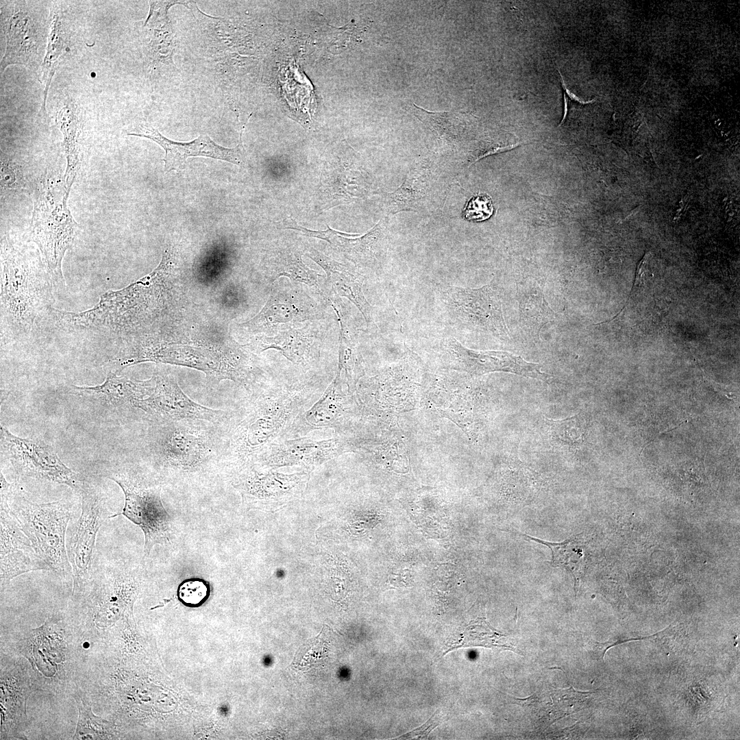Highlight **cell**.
Here are the masks:
<instances>
[{
    "label": "cell",
    "instance_id": "484cf974",
    "mask_svg": "<svg viewBox=\"0 0 740 740\" xmlns=\"http://www.w3.org/2000/svg\"><path fill=\"white\" fill-rule=\"evenodd\" d=\"M300 247L294 243L283 242L277 247L270 259V278L274 282L280 277L289 278L291 280L306 285L315 293L323 295L319 278L322 275L316 271L310 269L303 261L305 254Z\"/></svg>",
    "mask_w": 740,
    "mask_h": 740
},
{
    "label": "cell",
    "instance_id": "277c9868",
    "mask_svg": "<svg viewBox=\"0 0 740 740\" xmlns=\"http://www.w3.org/2000/svg\"><path fill=\"white\" fill-rule=\"evenodd\" d=\"M1 501L7 502L12 513L49 570L62 576L72 569L66 548L69 506L63 501L36 503L19 493L14 483L1 480Z\"/></svg>",
    "mask_w": 740,
    "mask_h": 740
},
{
    "label": "cell",
    "instance_id": "d590c367",
    "mask_svg": "<svg viewBox=\"0 0 740 740\" xmlns=\"http://www.w3.org/2000/svg\"><path fill=\"white\" fill-rule=\"evenodd\" d=\"M493 212L491 198L486 195H477L467 203L463 215L468 221H482L489 219Z\"/></svg>",
    "mask_w": 740,
    "mask_h": 740
},
{
    "label": "cell",
    "instance_id": "9c48e42d",
    "mask_svg": "<svg viewBox=\"0 0 740 740\" xmlns=\"http://www.w3.org/2000/svg\"><path fill=\"white\" fill-rule=\"evenodd\" d=\"M441 295L445 311L455 323L509 339L502 302L493 284L478 288L449 286L441 289Z\"/></svg>",
    "mask_w": 740,
    "mask_h": 740
},
{
    "label": "cell",
    "instance_id": "74e56055",
    "mask_svg": "<svg viewBox=\"0 0 740 740\" xmlns=\"http://www.w3.org/2000/svg\"><path fill=\"white\" fill-rule=\"evenodd\" d=\"M443 717L444 716L441 713L437 711L425 724L400 736L399 739H424L443 722Z\"/></svg>",
    "mask_w": 740,
    "mask_h": 740
},
{
    "label": "cell",
    "instance_id": "8992f818",
    "mask_svg": "<svg viewBox=\"0 0 740 740\" xmlns=\"http://www.w3.org/2000/svg\"><path fill=\"white\" fill-rule=\"evenodd\" d=\"M48 21L49 17L44 19L30 1H8L1 8V29L5 38L1 74L14 64L39 71L47 46Z\"/></svg>",
    "mask_w": 740,
    "mask_h": 740
},
{
    "label": "cell",
    "instance_id": "60d3db41",
    "mask_svg": "<svg viewBox=\"0 0 740 740\" xmlns=\"http://www.w3.org/2000/svg\"><path fill=\"white\" fill-rule=\"evenodd\" d=\"M564 103H565V106H564V107H565V109H564V115H563V119H562L561 122H560V123H559L558 126H560V125H563V123L564 121H565V119H566V116H567V112H568V103H567V98H566V95H565V93H564Z\"/></svg>",
    "mask_w": 740,
    "mask_h": 740
},
{
    "label": "cell",
    "instance_id": "ac0fdd59",
    "mask_svg": "<svg viewBox=\"0 0 740 740\" xmlns=\"http://www.w3.org/2000/svg\"><path fill=\"white\" fill-rule=\"evenodd\" d=\"M323 317L322 308L312 297L293 286L278 283L260 312L242 325L257 331L287 323L317 320Z\"/></svg>",
    "mask_w": 740,
    "mask_h": 740
},
{
    "label": "cell",
    "instance_id": "8fae6325",
    "mask_svg": "<svg viewBox=\"0 0 740 740\" xmlns=\"http://www.w3.org/2000/svg\"><path fill=\"white\" fill-rule=\"evenodd\" d=\"M151 385L140 410L153 422L184 419L203 420L223 426L230 418L227 412L204 406L186 395L177 380L169 374H154Z\"/></svg>",
    "mask_w": 740,
    "mask_h": 740
},
{
    "label": "cell",
    "instance_id": "8d00e7d4",
    "mask_svg": "<svg viewBox=\"0 0 740 740\" xmlns=\"http://www.w3.org/2000/svg\"><path fill=\"white\" fill-rule=\"evenodd\" d=\"M1 184L4 189L19 190L23 188V175L20 166L15 162L1 159Z\"/></svg>",
    "mask_w": 740,
    "mask_h": 740
},
{
    "label": "cell",
    "instance_id": "f546056e",
    "mask_svg": "<svg viewBox=\"0 0 740 740\" xmlns=\"http://www.w3.org/2000/svg\"><path fill=\"white\" fill-rule=\"evenodd\" d=\"M482 646L485 648H499L520 654L514 645L508 641L505 634L497 632L491 627L484 617L478 618L472 621L461 636V639L453 644L447 652L460 648Z\"/></svg>",
    "mask_w": 740,
    "mask_h": 740
},
{
    "label": "cell",
    "instance_id": "5bb4252c",
    "mask_svg": "<svg viewBox=\"0 0 740 740\" xmlns=\"http://www.w3.org/2000/svg\"><path fill=\"white\" fill-rule=\"evenodd\" d=\"M366 173L354 162L343 158H332L321 169L314 195L316 211L348 204L365 196L369 189Z\"/></svg>",
    "mask_w": 740,
    "mask_h": 740
},
{
    "label": "cell",
    "instance_id": "5b68a950",
    "mask_svg": "<svg viewBox=\"0 0 740 740\" xmlns=\"http://www.w3.org/2000/svg\"><path fill=\"white\" fill-rule=\"evenodd\" d=\"M69 195L64 183L42 177L34 197L30 225V241L37 246L58 288L66 286L62 260L79 229L67 206Z\"/></svg>",
    "mask_w": 740,
    "mask_h": 740
},
{
    "label": "cell",
    "instance_id": "4dcf8cb0",
    "mask_svg": "<svg viewBox=\"0 0 740 740\" xmlns=\"http://www.w3.org/2000/svg\"><path fill=\"white\" fill-rule=\"evenodd\" d=\"M522 536L547 546L552 551V558L550 562L553 567H562L569 570L573 575L576 583L580 577L582 550L578 536L570 537L560 543H552L543 541L529 535Z\"/></svg>",
    "mask_w": 740,
    "mask_h": 740
},
{
    "label": "cell",
    "instance_id": "f35d334b",
    "mask_svg": "<svg viewBox=\"0 0 740 740\" xmlns=\"http://www.w3.org/2000/svg\"><path fill=\"white\" fill-rule=\"evenodd\" d=\"M558 73H559V74H560V79H560V81H561V85H562V87H563V90H564L565 92H566V94L567 95V96H568V97H569V98H570V99H571V100H574V101H576V102H578V103H581V104H587V103H591V102H592V101H593V100H591V101H583L582 99H581L580 98H579L578 97H577V96H576V95H574V93H573L572 92H571V91H570V90H569V89L567 88V86L565 85V82H564V79H563V75H562L561 73L560 72V71H558Z\"/></svg>",
    "mask_w": 740,
    "mask_h": 740
},
{
    "label": "cell",
    "instance_id": "30bf717a",
    "mask_svg": "<svg viewBox=\"0 0 740 740\" xmlns=\"http://www.w3.org/2000/svg\"><path fill=\"white\" fill-rule=\"evenodd\" d=\"M0 432L1 444L18 474L81 491L84 480L63 463L51 445L42 441L16 436L2 426Z\"/></svg>",
    "mask_w": 740,
    "mask_h": 740
},
{
    "label": "cell",
    "instance_id": "ffe728a7",
    "mask_svg": "<svg viewBox=\"0 0 740 740\" xmlns=\"http://www.w3.org/2000/svg\"><path fill=\"white\" fill-rule=\"evenodd\" d=\"M305 254L325 271L323 296L329 301L345 297L352 302L369 324L373 321L372 307L363 293L364 276L355 267L340 262L313 247H306Z\"/></svg>",
    "mask_w": 740,
    "mask_h": 740
},
{
    "label": "cell",
    "instance_id": "1f68e13d",
    "mask_svg": "<svg viewBox=\"0 0 740 740\" xmlns=\"http://www.w3.org/2000/svg\"><path fill=\"white\" fill-rule=\"evenodd\" d=\"M79 711L78 723L73 739H108L111 731L110 724L95 716L91 706L81 698L75 699Z\"/></svg>",
    "mask_w": 740,
    "mask_h": 740
},
{
    "label": "cell",
    "instance_id": "44dd1931",
    "mask_svg": "<svg viewBox=\"0 0 740 740\" xmlns=\"http://www.w3.org/2000/svg\"><path fill=\"white\" fill-rule=\"evenodd\" d=\"M438 167L418 164L406 175L403 184L394 192L388 193L384 198V206L388 213L402 210L417 211L426 208L434 195H437L443 184Z\"/></svg>",
    "mask_w": 740,
    "mask_h": 740
},
{
    "label": "cell",
    "instance_id": "9a60e30c",
    "mask_svg": "<svg viewBox=\"0 0 740 740\" xmlns=\"http://www.w3.org/2000/svg\"><path fill=\"white\" fill-rule=\"evenodd\" d=\"M450 359L459 369L472 375L494 371L508 372L550 382L552 376L539 364L529 362L519 356L502 351H476L464 347L456 338H445L442 344Z\"/></svg>",
    "mask_w": 740,
    "mask_h": 740
},
{
    "label": "cell",
    "instance_id": "4316f807",
    "mask_svg": "<svg viewBox=\"0 0 740 740\" xmlns=\"http://www.w3.org/2000/svg\"><path fill=\"white\" fill-rule=\"evenodd\" d=\"M313 339L307 328L289 327L271 336H260L248 346L256 352L269 349L280 351L295 365H305L312 349Z\"/></svg>",
    "mask_w": 740,
    "mask_h": 740
},
{
    "label": "cell",
    "instance_id": "d4e9b609",
    "mask_svg": "<svg viewBox=\"0 0 740 740\" xmlns=\"http://www.w3.org/2000/svg\"><path fill=\"white\" fill-rule=\"evenodd\" d=\"M151 386V380H132L108 371L105 381L93 386H71L79 395L100 399L116 407L140 410Z\"/></svg>",
    "mask_w": 740,
    "mask_h": 740
},
{
    "label": "cell",
    "instance_id": "d6986e66",
    "mask_svg": "<svg viewBox=\"0 0 740 740\" xmlns=\"http://www.w3.org/2000/svg\"><path fill=\"white\" fill-rule=\"evenodd\" d=\"M285 229L297 230L304 236L326 241L334 252L355 265L371 267L384 251L385 234L381 221L363 235L349 234L332 229L312 230L299 225L292 217Z\"/></svg>",
    "mask_w": 740,
    "mask_h": 740
},
{
    "label": "cell",
    "instance_id": "7a4b0ae2",
    "mask_svg": "<svg viewBox=\"0 0 740 740\" xmlns=\"http://www.w3.org/2000/svg\"><path fill=\"white\" fill-rule=\"evenodd\" d=\"M310 395L305 386H282L253 397L224 433V463L239 470L250 465L283 438Z\"/></svg>",
    "mask_w": 740,
    "mask_h": 740
},
{
    "label": "cell",
    "instance_id": "2e32d148",
    "mask_svg": "<svg viewBox=\"0 0 740 740\" xmlns=\"http://www.w3.org/2000/svg\"><path fill=\"white\" fill-rule=\"evenodd\" d=\"M345 384L342 373L338 369L335 378L321 397L295 418L283 438L303 437L314 430L325 429H332L340 436L347 420L349 396L352 393L348 389H344Z\"/></svg>",
    "mask_w": 740,
    "mask_h": 740
},
{
    "label": "cell",
    "instance_id": "7402d4cb",
    "mask_svg": "<svg viewBox=\"0 0 740 740\" xmlns=\"http://www.w3.org/2000/svg\"><path fill=\"white\" fill-rule=\"evenodd\" d=\"M73 31L69 14L60 3L50 8L48 36L45 56L38 73V79L44 86L40 112L45 116L49 89L55 73L63 58L71 51Z\"/></svg>",
    "mask_w": 740,
    "mask_h": 740
},
{
    "label": "cell",
    "instance_id": "cb8c5ba5",
    "mask_svg": "<svg viewBox=\"0 0 740 740\" xmlns=\"http://www.w3.org/2000/svg\"><path fill=\"white\" fill-rule=\"evenodd\" d=\"M243 471L238 488L245 499L251 502H268L291 493L306 480L307 473L283 475L271 469L250 465L240 469Z\"/></svg>",
    "mask_w": 740,
    "mask_h": 740
},
{
    "label": "cell",
    "instance_id": "603a6c76",
    "mask_svg": "<svg viewBox=\"0 0 740 740\" xmlns=\"http://www.w3.org/2000/svg\"><path fill=\"white\" fill-rule=\"evenodd\" d=\"M55 122L63 137L66 166L64 175L68 193L73 184L82 164L83 121L82 111L74 99L64 95L57 103Z\"/></svg>",
    "mask_w": 740,
    "mask_h": 740
},
{
    "label": "cell",
    "instance_id": "3957f363",
    "mask_svg": "<svg viewBox=\"0 0 740 740\" xmlns=\"http://www.w3.org/2000/svg\"><path fill=\"white\" fill-rule=\"evenodd\" d=\"M222 426L203 420L154 422L147 436L153 465L163 473L190 477L224 463Z\"/></svg>",
    "mask_w": 740,
    "mask_h": 740
},
{
    "label": "cell",
    "instance_id": "83f0119b",
    "mask_svg": "<svg viewBox=\"0 0 740 740\" xmlns=\"http://www.w3.org/2000/svg\"><path fill=\"white\" fill-rule=\"evenodd\" d=\"M520 319L534 334L554 320V313L547 303L542 290L536 284H523L518 288Z\"/></svg>",
    "mask_w": 740,
    "mask_h": 740
},
{
    "label": "cell",
    "instance_id": "6da1fadb",
    "mask_svg": "<svg viewBox=\"0 0 740 740\" xmlns=\"http://www.w3.org/2000/svg\"><path fill=\"white\" fill-rule=\"evenodd\" d=\"M8 237L1 240V341L25 339L56 301L58 287L39 251H22Z\"/></svg>",
    "mask_w": 740,
    "mask_h": 740
},
{
    "label": "cell",
    "instance_id": "f1b7e54d",
    "mask_svg": "<svg viewBox=\"0 0 740 740\" xmlns=\"http://www.w3.org/2000/svg\"><path fill=\"white\" fill-rule=\"evenodd\" d=\"M329 304L335 310L340 325L338 369L343 371L348 391L352 393L356 382L362 375L361 358L358 351L356 339L342 317L338 306L334 302Z\"/></svg>",
    "mask_w": 740,
    "mask_h": 740
},
{
    "label": "cell",
    "instance_id": "52a82bcc",
    "mask_svg": "<svg viewBox=\"0 0 740 740\" xmlns=\"http://www.w3.org/2000/svg\"><path fill=\"white\" fill-rule=\"evenodd\" d=\"M82 512L67 529L66 548L72 569L73 594L83 593L92 580L99 530L108 516L107 504L101 493L87 482L79 491ZM69 528V527H68Z\"/></svg>",
    "mask_w": 740,
    "mask_h": 740
},
{
    "label": "cell",
    "instance_id": "836d02e7",
    "mask_svg": "<svg viewBox=\"0 0 740 740\" xmlns=\"http://www.w3.org/2000/svg\"><path fill=\"white\" fill-rule=\"evenodd\" d=\"M211 593L208 582L199 578H188L178 586L177 595L179 601L187 607L197 608L203 605Z\"/></svg>",
    "mask_w": 740,
    "mask_h": 740
},
{
    "label": "cell",
    "instance_id": "e575fe53",
    "mask_svg": "<svg viewBox=\"0 0 740 740\" xmlns=\"http://www.w3.org/2000/svg\"><path fill=\"white\" fill-rule=\"evenodd\" d=\"M554 437L560 442L567 445H576L582 438V427L578 416L564 420H549Z\"/></svg>",
    "mask_w": 740,
    "mask_h": 740
},
{
    "label": "cell",
    "instance_id": "7c38bea8",
    "mask_svg": "<svg viewBox=\"0 0 740 740\" xmlns=\"http://www.w3.org/2000/svg\"><path fill=\"white\" fill-rule=\"evenodd\" d=\"M349 445L340 436L320 441L307 436L281 439L268 446L250 465L271 469L291 465L314 467L347 452Z\"/></svg>",
    "mask_w": 740,
    "mask_h": 740
},
{
    "label": "cell",
    "instance_id": "4fadbf2b",
    "mask_svg": "<svg viewBox=\"0 0 740 740\" xmlns=\"http://www.w3.org/2000/svg\"><path fill=\"white\" fill-rule=\"evenodd\" d=\"M242 128L238 144L234 148L223 147L214 143L208 136L200 135L190 142H176L162 135L158 130L147 123H140L134 132L127 135L149 138L158 144L165 151L164 169L166 172L185 168L188 157L203 156L224 160L238 166L246 162L245 150L242 142Z\"/></svg>",
    "mask_w": 740,
    "mask_h": 740
},
{
    "label": "cell",
    "instance_id": "ba28073f",
    "mask_svg": "<svg viewBox=\"0 0 740 740\" xmlns=\"http://www.w3.org/2000/svg\"><path fill=\"white\" fill-rule=\"evenodd\" d=\"M109 478L121 487L125 495L121 513L109 518L123 515L141 528L145 538L144 556H148L156 545L169 543L171 519L161 499V485L123 473Z\"/></svg>",
    "mask_w": 740,
    "mask_h": 740
},
{
    "label": "cell",
    "instance_id": "ab89813d",
    "mask_svg": "<svg viewBox=\"0 0 740 740\" xmlns=\"http://www.w3.org/2000/svg\"><path fill=\"white\" fill-rule=\"evenodd\" d=\"M688 202H689V197L687 199V197H685L683 199V200L682 199L681 200V201L680 202V206H681V207H680V209L676 210V217H675V219H678V218H680V217L682 215V212H684V208L685 206H687Z\"/></svg>",
    "mask_w": 740,
    "mask_h": 740
},
{
    "label": "cell",
    "instance_id": "d6a6232c",
    "mask_svg": "<svg viewBox=\"0 0 740 740\" xmlns=\"http://www.w3.org/2000/svg\"><path fill=\"white\" fill-rule=\"evenodd\" d=\"M321 632L313 639L308 640L296 652L291 663L293 667L306 671L319 665L328 656V644Z\"/></svg>",
    "mask_w": 740,
    "mask_h": 740
},
{
    "label": "cell",
    "instance_id": "e0dca14e",
    "mask_svg": "<svg viewBox=\"0 0 740 740\" xmlns=\"http://www.w3.org/2000/svg\"><path fill=\"white\" fill-rule=\"evenodd\" d=\"M0 510L1 584L25 573L49 570L12 513L9 504L0 502Z\"/></svg>",
    "mask_w": 740,
    "mask_h": 740
}]
</instances>
